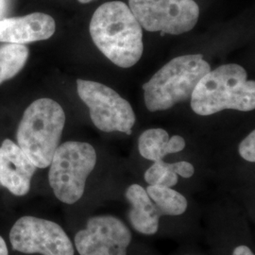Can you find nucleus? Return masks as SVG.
<instances>
[{
	"mask_svg": "<svg viewBox=\"0 0 255 255\" xmlns=\"http://www.w3.org/2000/svg\"><path fill=\"white\" fill-rule=\"evenodd\" d=\"M0 255H9L7 244L3 237H0Z\"/></svg>",
	"mask_w": 255,
	"mask_h": 255,
	"instance_id": "obj_20",
	"label": "nucleus"
},
{
	"mask_svg": "<svg viewBox=\"0 0 255 255\" xmlns=\"http://www.w3.org/2000/svg\"><path fill=\"white\" fill-rule=\"evenodd\" d=\"M170 167L177 175L182 176V178H191L195 173V168L193 164L188 162H178L170 164Z\"/></svg>",
	"mask_w": 255,
	"mask_h": 255,
	"instance_id": "obj_18",
	"label": "nucleus"
},
{
	"mask_svg": "<svg viewBox=\"0 0 255 255\" xmlns=\"http://www.w3.org/2000/svg\"><path fill=\"white\" fill-rule=\"evenodd\" d=\"M171 169L170 164L164 163L163 160L154 162L145 173V180L149 185H160L164 176Z\"/></svg>",
	"mask_w": 255,
	"mask_h": 255,
	"instance_id": "obj_16",
	"label": "nucleus"
},
{
	"mask_svg": "<svg viewBox=\"0 0 255 255\" xmlns=\"http://www.w3.org/2000/svg\"><path fill=\"white\" fill-rule=\"evenodd\" d=\"M65 123L62 106L50 99H40L27 107L17 128V143L37 168L51 163Z\"/></svg>",
	"mask_w": 255,
	"mask_h": 255,
	"instance_id": "obj_3",
	"label": "nucleus"
},
{
	"mask_svg": "<svg viewBox=\"0 0 255 255\" xmlns=\"http://www.w3.org/2000/svg\"><path fill=\"white\" fill-rule=\"evenodd\" d=\"M211 70L201 54L174 58L143 85L146 108L164 111L191 98L201 78Z\"/></svg>",
	"mask_w": 255,
	"mask_h": 255,
	"instance_id": "obj_4",
	"label": "nucleus"
},
{
	"mask_svg": "<svg viewBox=\"0 0 255 255\" xmlns=\"http://www.w3.org/2000/svg\"><path fill=\"white\" fill-rule=\"evenodd\" d=\"M126 199L130 204L128 218L131 227L142 235H155L161 216L146 190L139 184H131L128 187Z\"/></svg>",
	"mask_w": 255,
	"mask_h": 255,
	"instance_id": "obj_12",
	"label": "nucleus"
},
{
	"mask_svg": "<svg viewBox=\"0 0 255 255\" xmlns=\"http://www.w3.org/2000/svg\"><path fill=\"white\" fill-rule=\"evenodd\" d=\"M77 90L90 111L94 125L105 132L131 133L136 117L130 104L119 93L100 82L78 80Z\"/></svg>",
	"mask_w": 255,
	"mask_h": 255,
	"instance_id": "obj_6",
	"label": "nucleus"
},
{
	"mask_svg": "<svg viewBox=\"0 0 255 255\" xmlns=\"http://www.w3.org/2000/svg\"><path fill=\"white\" fill-rule=\"evenodd\" d=\"M131 233L119 218L102 215L87 220L86 228L75 236L80 255H127Z\"/></svg>",
	"mask_w": 255,
	"mask_h": 255,
	"instance_id": "obj_9",
	"label": "nucleus"
},
{
	"mask_svg": "<svg viewBox=\"0 0 255 255\" xmlns=\"http://www.w3.org/2000/svg\"><path fill=\"white\" fill-rule=\"evenodd\" d=\"M238 151L240 156L250 163L255 162V131L253 130L248 136L240 143Z\"/></svg>",
	"mask_w": 255,
	"mask_h": 255,
	"instance_id": "obj_17",
	"label": "nucleus"
},
{
	"mask_svg": "<svg viewBox=\"0 0 255 255\" xmlns=\"http://www.w3.org/2000/svg\"><path fill=\"white\" fill-rule=\"evenodd\" d=\"M9 241L14 251L26 255H75L64 229L53 221L35 217L19 219L10 230Z\"/></svg>",
	"mask_w": 255,
	"mask_h": 255,
	"instance_id": "obj_8",
	"label": "nucleus"
},
{
	"mask_svg": "<svg viewBox=\"0 0 255 255\" xmlns=\"http://www.w3.org/2000/svg\"><path fill=\"white\" fill-rule=\"evenodd\" d=\"M233 255H255L249 247L241 245L234 250Z\"/></svg>",
	"mask_w": 255,
	"mask_h": 255,
	"instance_id": "obj_19",
	"label": "nucleus"
},
{
	"mask_svg": "<svg viewBox=\"0 0 255 255\" xmlns=\"http://www.w3.org/2000/svg\"><path fill=\"white\" fill-rule=\"evenodd\" d=\"M54 19L43 12L0 20V42L25 45L49 39L54 34Z\"/></svg>",
	"mask_w": 255,
	"mask_h": 255,
	"instance_id": "obj_11",
	"label": "nucleus"
},
{
	"mask_svg": "<svg viewBox=\"0 0 255 255\" xmlns=\"http://www.w3.org/2000/svg\"><path fill=\"white\" fill-rule=\"evenodd\" d=\"M96 163V150L88 143L68 141L58 146L48 173L49 184L56 198L66 204L80 201Z\"/></svg>",
	"mask_w": 255,
	"mask_h": 255,
	"instance_id": "obj_5",
	"label": "nucleus"
},
{
	"mask_svg": "<svg viewBox=\"0 0 255 255\" xmlns=\"http://www.w3.org/2000/svg\"><path fill=\"white\" fill-rule=\"evenodd\" d=\"M197 115L211 116L223 110L250 112L255 108V82L248 81L239 64H223L204 75L191 96Z\"/></svg>",
	"mask_w": 255,
	"mask_h": 255,
	"instance_id": "obj_2",
	"label": "nucleus"
},
{
	"mask_svg": "<svg viewBox=\"0 0 255 255\" xmlns=\"http://www.w3.org/2000/svg\"><path fill=\"white\" fill-rule=\"evenodd\" d=\"M185 141L180 135L169 137L163 128H149L145 130L138 140V149L142 157L149 161H161L164 156L182 151Z\"/></svg>",
	"mask_w": 255,
	"mask_h": 255,
	"instance_id": "obj_13",
	"label": "nucleus"
},
{
	"mask_svg": "<svg viewBox=\"0 0 255 255\" xmlns=\"http://www.w3.org/2000/svg\"><path fill=\"white\" fill-rule=\"evenodd\" d=\"M90 34L103 55L119 67L133 66L143 55L142 27L124 2L100 6L92 16Z\"/></svg>",
	"mask_w": 255,
	"mask_h": 255,
	"instance_id": "obj_1",
	"label": "nucleus"
},
{
	"mask_svg": "<svg viewBox=\"0 0 255 255\" xmlns=\"http://www.w3.org/2000/svg\"><path fill=\"white\" fill-rule=\"evenodd\" d=\"M146 191L160 216H181L187 209L185 197L171 187L148 185Z\"/></svg>",
	"mask_w": 255,
	"mask_h": 255,
	"instance_id": "obj_14",
	"label": "nucleus"
},
{
	"mask_svg": "<svg viewBox=\"0 0 255 255\" xmlns=\"http://www.w3.org/2000/svg\"><path fill=\"white\" fill-rule=\"evenodd\" d=\"M28 57L25 45L7 44L0 47V84L13 78L24 67Z\"/></svg>",
	"mask_w": 255,
	"mask_h": 255,
	"instance_id": "obj_15",
	"label": "nucleus"
},
{
	"mask_svg": "<svg viewBox=\"0 0 255 255\" xmlns=\"http://www.w3.org/2000/svg\"><path fill=\"white\" fill-rule=\"evenodd\" d=\"M7 5H8V0H0V20L3 16V14L6 12Z\"/></svg>",
	"mask_w": 255,
	"mask_h": 255,
	"instance_id": "obj_21",
	"label": "nucleus"
},
{
	"mask_svg": "<svg viewBox=\"0 0 255 255\" xmlns=\"http://www.w3.org/2000/svg\"><path fill=\"white\" fill-rule=\"evenodd\" d=\"M128 7L147 31L172 35L190 31L200 16L194 0H128Z\"/></svg>",
	"mask_w": 255,
	"mask_h": 255,
	"instance_id": "obj_7",
	"label": "nucleus"
},
{
	"mask_svg": "<svg viewBox=\"0 0 255 255\" xmlns=\"http://www.w3.org/2000/svg\"><path fill=\"white\" fill-rule=\"evenodd\" d=\"M37 167L18 145L5 139L0 146V184L12 195L25 196Z\"/></svg>",
	"mask_w": 255,
	"mask_h": 255,
	"instance_id": "obj_10",
	"label": "nucleus"
},
{
	"mask_svg": "<svg viewBox=\"0 0 255 255\" xmlns=\"http://www.w3.org/2000/svg\"><path fill=\"white\" fill-rule=\"evenodd\" d=\"M80 3H82V4H86V3H89V2H91V1H94V0H78Z\"/></svg>",
	"mask_w": 255,
	"mask_h": 255,
	"instance_id": "obj_22",
	"label": "nucleus"
}]
</instances>
